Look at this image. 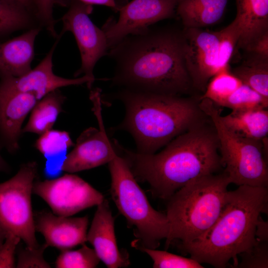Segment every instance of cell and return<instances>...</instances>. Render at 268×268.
I'll use <instances>...</instances> for the list:
<instances>
[{
	"mask_svg": "<svg viewBox=\"0 0 268 268\" xmlns=\"http://www.w3.org/2000/svg\"><path fill=\"white\" fill-rule=\"evenodd\" d=\"M268 208V187L239 186L228 191L223 208L210 228L193 241L176 246L201 264L226 268L255 244L258 219Z\"/></svg>",
	"mask_w": 268,
	"mask_h": 268,
	"instance_id": "obj_3",
	"label": "cell"
},
{
	"mask_svg": "<svg viewBox=\"0 0 268 268\" xmlns=\"http://www.w3.org/2000/svg\"><path fill=\"white\" fill-rule=\"evenodd\" d=\"M242 84L230 68L224 69L209 80L205 91L200 96V99L206 98L216 106L223 107L227 98Z\"/></svg>",
	"mask_w": 268,
	"mask_h": 268,
	"instance_id": "obj_26",
	"label": "cell"
},
{
	"mask_svg": "<svg viewBox=\"0 0 268 268\" xmlns=\"http://www.w3.org/2000/svg\"><path fill=\"white\" fill-rule=\"evenodd\" d=\"M268 99L242 83L227 98L223 105L232 110L268 109Z\"/></svg>",
	"mask_w": 268,
	"mask_h": 268,
	"instance_id": "obj_28",
	"label": "cell"
},
{
	"mask_svg": "<svg viewBox=\"0 0 268 268\" xmlns=\"http://www.w3.org/2000/svg\"><path fill=\"white\" fill-rule=\"evenodd\" d=\"M115 98L126 114L120 127L133 135L137 152L154 153L179 134L205 120L200 97H186L120 89Z\"/></svg>",
	"mask_w": 268,
	"mask_h": 268,
	"instance_id": "obj_4",
	"label": "cell"
},
{
	"mask_svg": "<svg viewBox=\"0 0 268 268\" xmlns=\"http://www.w3.org/2000/svg\"><path fill=\"white\" fill-rule=\"evenodd\" d=\"M200 106L214 127L221 163L231 183L268 187V137L258 141L238 135L222 122L218 106L206 98L201 99Z\"/></svg>",
	"mask_w": 268,
	"mask_h": 268,
	"instance_id": "obj_7",
	"label": "cell"
},
{
	"mask_svg": "<svg viewBox=\"0 0 268 268\" xmlns=\"http://www.w3.org/2000/svg\"><path fill=\"white\" fill-rule=\"evenodd\" d=\"M221 119L232 132L240 136L261 141L268 137V109L232 110Z\"/></svg>",
	"mask_w": 268,
	"mask_h": 268,
	"instance_id": "obj_22",
	"label": "cell"
},
{
	"mask_svg": "<svg viewBox=\"0 0 268 268\" xmlns=\"http://www.w3.org/2000/svg\"><path fill=\"white\" fill-rule=\"evenodd\" d=\"M32 193L43 199L53 213L70 216L86 208L98 205L102 194L80 177L72 174L34 182Z\"/></svg>",
	"mask_w": 268,
	"mask_h": 268,
	"instance_id": "obj_10",
	"label": "cell"
},
{
	"mask_svg": "<svg viewBox=\"0 0 268 268\" xmlns=\"http://www.w3.org/2000/svg\"><path fill=\"white\" fill-rule=\"evenodd\" d=\"M228 0H178L177 14L184 28H202L218 22Z\"/></svg>",
	"mask_w": 268,
	"mask_h": 268,
	"instance_id": "obj_21",
	"label": "cell"
},
{
	"mask_svg": "<svg viewBox=\"0 0 268 268\" xmlns=\"http://www.w3.org/2000/svg\"><path fill=\"white\" fill-rule=\"evenodd\" d=\"M61 37L57 40L41 62L34 68L20 76L0 74V91L33 94L38 100L61 87L86 83L91 89L93 83L85 75L69 79L56 75L53 71V55Z\"/></svg>",
	"mask_w": 268,
	"mask_h": 268,
	"instance_id": "obj_14",
	"label": "cell"
},
{
	"mask_svg": "<svg viewBox=\"0 0 268 268\" xmlns=\"http://www.w3.org/2000/svg\"><path fill=\"white\" fill-rule=\"evenodd\" d=\"M237 13L228 26L238 37L237 47L245 50L268 32V0H236Z\"/></svg>",
	"mask_w": 268,
	"mask_h": 268,
	"instance_id": "obj_18",
	"label": "cell"
},
{
	"mask_svg": "<svg viewBox=\"0 0 268 268\" xmlns=\"http://www.w3.org/2000/svg\"><path fill=\"white\" fill-rule=\"evenodd\" d=\"M220 42L218 57L219 72L230 68L229 63L237 46L238 37L236 33L228 25L219 31Z\"/></svg>",
	"mask_w": 268,
	"mask_h": 268,
	"instance_id": "obj_32",
	"label": "cell"
},
{
	"mask_svg": "<svg viewBox=\"0 0 268 268\" xmlns=\"http://www.w3.org/2000/svg\"><path fill=\"white\" fill-rule=\"evenodd\" d=\"M228 175L203 176L189 181L169 199L166 215L170 225L165 248L193 241L215 223L225 203Z\"/></svg>",
	"mask_w": 268,
	"mask_h": 268,
	"instance_id": "obj_5",
	"label": "cell"
},
{
	"mask_svg": "<svg viewBox=\"0 0 268 268\" xmlns=\"http://www.w3.org/2000/svg\"><path fill=\"white\" fill-rule=\"evenodd\" d=\"M34 14L53 37L57 36L53 15L55 0H31Z\"/></svg>",
	"mask_w": 268,
	"mask_h": 268,
	"instance_id": "obj_33",
	"label": "cell"
},
{
	"mask_svg": "<svg viewBox=\"0 0 268 268\" xmlns=\"http://www.w3.org/2000/svg\"><path fill=\"white\" fill-rule=\"evenodd\" d=\"M249 54V56L231 71L242 83L268 99V58Z\"/></svg>",
	"mask_w": 268,
	"mask_h": 268,
	"instance_id": "obj_24",
	"label": "cell"
},
{
	"mask_svg": "<svg viewBox=\"0 0 268 268\" xmlns=\"http://www.w3.org/2000/svg\"><path fill=\"white\" fill-rule=\"evenodd\" d=\"M17 0L22 3L23 4H24L31 10H33L31 0Z\"/></svg>",
	"mask_w": 268,
	"mask_h": 268,
	"instance_id": "obj_40",
	"label": "cell"
},
{
	"mask_svg": "<svg viewBox=\"0 0 268 268\" xmlns=\"http://www.w3.org/2000/svg\"><path fill=\"white\" fill-rule=\"evenodd\" d=\"M100 261L95 250L84 244L77 250L62 251L55 266L58 268H93Z\"/></svg>",
	"mask_w": 268,
	"mask_h": 268,
	"instance_id": "obj_27",
	"label": "cell"
},
{
	"mask_svg": "<svg viewBox=\"0 0 268 268\" xmlns=\"http://www.w3.org/2000/svg\"><path fill=\"white\" fill-rule=\"evenodd\" d=\"M19 244L16 250L17 256L16 268H51L43 256L44 252L47 248L45 243L34 249L27 246L23 247Z\"/></svg>",
	"mask_w": 268,
	"mask_h": 268,
	"instance_id": "obj_31",
	"label": "cell"
},
{
	"mask_svg": "<svg viewBox=\"0 0 268 268\" xmlns=\"http://www.w3.org/2000/svg\"><path fill=\"white\" fill-rule=\"evenodd\" d=\"M40 28H33L4 42H0V74L18 77L32 68L34 43Z\"/></svg>",
	"mask_w": 268,
	"mask_h": 268,
	"instance_id": "obj_19",
	"label": "cell"
},
{
	"mask_svg": "<svg viewBox=\"0 0 268 268\" xmlns=\"http://www.w3.org/2000/svg\"><path fill=\"white\" fill-rule=\"evenodd\" d=\"M111 177L110 192L119 211L135 227V247L156 249L169 235L166 213L153 208L138 185L125 159L118 153L108 163Z\"/></svg>",
	"mask_w": 268,
	"mask_h": 268,
	"instance_id": "obj_6",
	"label": "cell"
},
{
	"mask_svg": "<svg viewBox=\"0 0 268 268\" xmlns=\"http://www.w3.org/2000/svg\"><path fill=\"white\" fill-rule=\"evenodd\" d=\"M10 171V167L6 162L4 160L0 154V172H8Z\"/></svg>",
	"mask_w": 268,
	"mask_h": 268,
	"instance_id": "obj_38",
	"label": "cell"
},
{
	"mask_svg": "<svg viewBox=\"0 0 268 268\" xmlns=\"http://www.w3.org/2000/svg\"><path fill=\"white\" fill-rule=\"evenodd\" d=\"M123 151L134 177L147 183L154 196L167 200L189 181L216 173L222 166L214 127L207 116L157 153Z\"/></svg>",
	"mask_w": 268,
	"mask_h": 268,
	"instance_id": "obj_2",
	"label": "cell"
},
{
	"mask_svg": "<svg viewBox=\"0 0 268 268\" xmlns=\"http://www.w3.org/2000/svg\"><path fill=\"white\" fill-rule=\"evenodd\" d=\"M178 0H133L119 10L117 21L110 18L103 26L109 50L130 35L138 34L151 25L173 17Z\"/></svg>",
	"mask_w": 268,
	"mask_h": 268,
	"instance_id": "obj_12",
	"label": "cell"
},
{
	"mask_svg": "<svg viewBox=\"0 0 268 268\" xmlns=\"http://www.w3.org/2000/svg\"><path fill=\"white\" fill-rule=\"evenodd\" d=\"M37 101L30 93L0 91V146L9 153L19 149L22 124Z\"/></svg>",
	"mask_w": 268,
	"mask_h": 268,
	"instance_id": "obj_16",
	"label": "cell"
},
{
	"mask_svg": "<svg viewBox=\"0 0 268 268\" xmlns=\"http://www.w3.org/2000/svg\"><path fill=\"white\" fill-rule=\"evenodd\" d=\"M70 0H55V3L63 6L68 5ZM88 4H99L111 7L115 12L119 11V9L114 0H76Z\"/></svg>",
	"mask_w": 268,
	"mask_h": 268,
	"instance_id": "obj_36",
	"label": "cell"
},
{
	"mask_svg": "<svg viewBox=\"0 0 268 268\" xmlns=\"http://www.w3.org/2000/svg\"><path fill=\"white\" fill-rule=\"evenodd\" d=\"M68 5L69 9L62 18L63 27L59 36L61 37L67 31L73 34L81 60V67L74 76L84 74L93 83L94 67L108 52L107 39L103 30L96 26L89 17L93 10L92 5L76 0H70Z\"/></svg>",
	"mask_w": 268,
	"mask_h": 268,
	"instance_id": "obj_9",
	"label": "cell"
},
{
	"mask_svg": "<svg viewBox=\"0 0 268 268\" xmlns=\"http://www.w3.org/2000/svg\"><path fill=\"white\" fill-rule=\"evenodd\" d=\"M66 97L59 89L50 92L38 100L32 109L29 119L22 133L41 135L51 130L60 113Z\"/></svg>",
	"mask_w": 268,
	"mask_h": 268,
	"instance_id": "obj_23",
	"label": "cell"
},
{
	"mask_svg": "<svg viewBox=\"0 0 268 268\" xmlns=\"http://www.w3.org/2000/svg\"><path fill=\"white\" fill-rule=\"evenodd\" d=\"M90 99L99 128L90 127L78 136L73 149L67 154L63 171L73 173L90 169L110 162L117 154L109 140L102 116V95L97 88L91 91Z\"/></svg>",
	"mask_w": 268,
	"mask_h": 268,
	"instance_id": "obj_11",
	"label": "cell"
},
{
	"mask_svg": "<svg viewBox=\"0 0 268 268\" xmlns=\"http://www.w3.org/2000/svg\"><path fill=\"white\" fill-rule=\"evenodd\" d=\"M38 174L35 161L23 164L17 173L0 184V226L22 240L31 249L38 248L31 194Z\"/></svg>",
	"mask_w": 268,
	"mask_h": 268,
	"instance_id": "obj_8",
	"label": "cell"
},
{
	"mask_svg": "<svg viewBox=\"0 0 268 268\" xmlns=\"http://www.w3.org/2000/svg\"><path fill=\"white\" fill-rule=\"evenodd\" d=\"M184 59L194 89L202 93L209 80L219 72V31L184 28Z\"/></svg>",
	"mask_w": 268,
	"mask_h": 268,
	"instance_id": "obj_13",
	"label": "cell"
},
{
	"mask_svg": "<svg viewBox=\"0 0 268 268\" xmlns=\"http://www.w3.org/2000/svg\"><path fill=\"white\" fill-rule=\"evenodd\" d=\"M137 249L146 253L153 262L154 268H203L201 264L192 258H188L166 251L157 250L143 247Z\"/></svg>",
	"mask_w": 268,
	"mask_h": 268,
	"instance_id": "obj_29",
	"label": "cell"
},
{
	"mask_svg": "<svg viewBox=\"0 0 268 268\" xmlns=\"http://www.w3.org/2000/svg\"><path fill=\"white\" fill-rule=\"evenodd\" d=\"M8 233L0 226V248L3 244Z\"/></svg>",
	"mask_w": 268,
	"mask_h": 268,
	"instance_id": "obj_39",
	"label": "cell"
},
{
	"mask_svg": "<svg viewBox=\"0 0 268 268\" xmlns=\"http://www.w3.org/2000/svg\"><path fill=\"white\" fill-rule=\"evenodd\" d=\"M241 262L236 267L241 268H268V242L256 239L255 244L239 255Z\"/></svg>",
	"mask_w": 268,
	"mask_h": 268,
	"instance_id": "obj_30",
	"label": "cell"
},
{
	"mask_svg": "<svg viewBox=\"0 0 268 268\" xmlns=\"http://www.w3.org/2000/svg\"><path fill=\"white\" fill-rule=\"evenodd\" d=\"M20 239L17 236L8 234L0 248V268H14V255Z\"/></svg>",
	"mask_w": 268,
	"mask_h": 268,
	"instance_id": "obj_34",
	"label": "cell"
},
{
	"mask_svg": "<svg viewBox=\"0 0 268 268\" xmlns=\"http://www.w3.org/2000/svg\"><path fill=\"white\" fill-rule=\"evenodd\" d=\"M31 11L17 0H0V36L29 26Z\"/></svg>",
	"mask_w": 268,
	"mask_h": 268,
	"instance_id": "obj_25",
	"label": "cell"
},
{
	"mask_svg": "<svg viewBox=\"0 0 268 268\" xmlns=\"http://www.w3.org/2000/svg\"><path fill=\"white\" fill-rule=\"evenodd\" d=\"M114 0L119 9V10L122 7L124 6L129 2V0Z\"/></svg>",
	"mask_w": 268,
	"mask_h": 268,
	"instance_id": "obj_41",
	"label": "cell"
},
{
	"mask_svg": "<svg viewBox=\"0 0 268 268\" xmlns=\"http://www.w3.org/2000/svg\"><path fill=\"white\" fill-rule=\"evenodd\" d=\"M97 206L87 241L94 247L99 259L109 268L125 267L130 264L126 254L118 247L115 233L114 218L107 200Z\"/></svg>",
	"mask_w": 268,
	"mask_h": 268,
	"instance_id": "obj_17",
	"label": "cell"
},
{
	"mask_svg": "<svg viewBox=\"0 0 268 268\" xmlns=\"http://www.w3.org/2000/svg\"><path fill=\"white\" fill-rule=\"evenodd\" d=\"M256 238L263 241L268 242V223L259 216L256 227Z\"/></svg>",
	"mask_w": 268,
	"mask_h": 268,
	"instance_id": "obj_37",
	"label": "cell"
},
{
	"mask_svg": "<svg viewBox=\"0 0 268 268\" xmlns=\"http://www.w3.org/2000/svg\"><path fill=\"white\" fill-rule=\"evenodd\" d=\"M74 145L70 135L65 131L51 129L40 135L35 147L45 158L46 177L53 179L62 173L67 152Z\"/></svg>",
	"mask_w": 268,
	"mask_h": 268,
	"instance_id": "obj_20",
	"label": "cell"
},
{
	"mask_svg": "<svg viewBox=\"0 0 268 268\" xmlns=\"http://www.w3.org/2000/svg\"><path fill=\"white\" fill-rule=\"evenodd\" d=\"M35 231L44 237L45 244L61 251L69 250L87 241V216L70 217L46 210L34 214Z\"/></svg>",
	"mask_w": 268,
	"mask_h": 268,
	"instance_id": "obj_15",
	"label": "cell"
},
{
	"mask_svg": "<svg viewBox=\"0 0 268 268\" xmlns=\"http://www.w3.org/2000/svg\"><path fill=\"white\" fill-rule=\"evenodd\" d=\"M115 63L112 83L131 91L183 96L194 90L184 59L183 31L148 27L108 51Z\"/></svg>",
	"mask_w": 268,
	"mask_h": 268,
	"instance_id": "obj_1",
	"label": "cell"
},
{
	"mask_svg": "<svg viewBox=\"0 0 268 268\" xmlns=\"http://www.w3.org/2000/svg\"><path fill=\"white\" fill-rule=\"evenodd\" d=\"M245 51L248 53L268 58V32L257 39Z\"/></svg>",
	"mask_w": 268,
	"mask_h": 268,
	"instance_id": "obj_35",
	"label": "cell"
}]
</instances>
